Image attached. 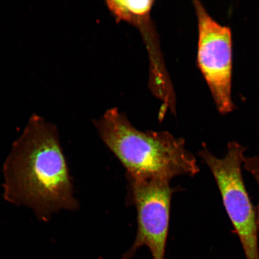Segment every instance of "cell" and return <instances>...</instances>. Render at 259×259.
<instances>
[{"mask_svg":"<svg viewBox=\"0 0 259 259\" xmlns=\"http://www.w3.org/2000/svg\"><path fill=\"white\" fill-rule=\"evenodd\" d=\"M4 197L48 221L61 210L79 205L56 126L34 114L15 142L4 167Z\"/></svg>","mask_w":259,"mask_h":259,"instance_id":"6da1fadb","label":"cell"},{"mask_svg":"<svg viewBox=\"0 0 259 259\" xmlns=\"http://www.w3.org/2000/svg\"><path fill=\"white\" fill-rule=\"evenodd\" d=\"M106 147L127 171V179L170 181L181 176L193 177L200 167L185 141L168 132H143L135 128L116 108L95 121Z\"/></svg>","mask_w":259,"mask_h":259,"instance_id":"7a4b0ae2","label":"cell"},{"mask_svg":"<svg viewBox=\"0 0 259 259\" xmlns=\"http://www.w3.org/2000/svg\"><path fill=\"white\" fill-rule=\"evenodd\" d=\"M245 147L229 142L224 157L219 158L204 145L197 155L215 180L223 205L240 241L246 259H259L258 230L255 207L252 205L242 174Z\"/></svg>","mask_w":259,"mask_h":259,"instance_id":"3957f363","label":"cell"},{"mask_svg":"<svg viewBox=\"0 0 259 259\" xmlns=\"http://www.w3.org/2000/svg\"><path fill=\"white\" fill-rule=\"evenodd\" d=\"M198 22L197 64L222 113L235 109L232 99L233 69L231 28L215 20L199 1H194Z\"/></svg>","mask_w":259,"mask_h":259,"instance_id":"277c9868","label":"cell"},{"mask_svg":"<svg viewBox=\"0 0 259 259\" xmlns=\"http://www.w3.org/2000/svg\"><path fill=\"white\" fill-rule=\"evenodd\" d=\"M128 180L130 201L137 210L138 231L122 259H131L142 246L149 248L153 259H164L171 197L177 189L164 180Z\"/></svg>","mask_w":259,"mask_h":259,"instance_id":"5b68a950","label":"cell"},{"mask_svg":"<svg viewBox=\"0 0 259 259\" xmlns=\"http://www.w3.org/2000/svg\"><path fill=\"white\" fill-rule=\"evenodd\" d=\"M154 3L152 0H109L106 2L116 19L139 25L148 21Z\"/></svg>","mask_w":259,"mask_h":259,"instance_id":"8992f818","label":"cell"},{"mask_svg":"<svg viewBox=\"0 0 259 259\" xmlns=\"http://www.w3.org/2000/svg\"><path fill=\"white\" fill-rule=\"evenodd\" d=\"M243 167L247 170L256 182L259 190V156L245 157L243 162ZM255 213H256V219L258 230L259 232V200L256 207H255Z\"/></svg>","mask_w":259,"mask_h":259,"instance_id":"52a82bcc","label":"cell"}]
</instances>
